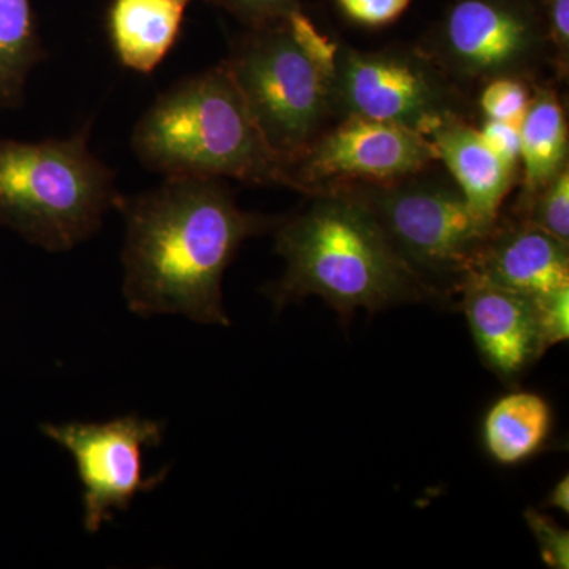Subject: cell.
<instances>
[{
  "instance_id": "18",
  "label": "cell",
  "mask_w": 569,
  "mask_h": 569,
  "mask_svg": "<svg viewBox=\"0 0 569 569\" xmlns=\"http://www.w3.org/2000/svg\"><path fill=\"white\" fill-rule=\"evenodd\" d=\"M569 246V164L546 183L519 217Z\"/></svg>"
},
{
  "instance_id": "24",
  "label": "cell",
  "mask_w": 569,
  "mask_h": 569,
  "mask_svg": "<svg viewBox=\"0 0 569 569\" xmlns=\"http://www.w3.org/2000/svg\"><path fill=\"white\" fill-rule=\"evenodd\" d=\"M535 299L539 331L546 348L567 342L569 337V288Z\"/></svg>"
},
{
  "instance_id": "6",
  "label": "cell",
  "mask_w": 569,
  "mask_h": 569,
  "mask_svg": "<svg viewBox=\"0 0 569 569\" xmlns=\"http://www.w3.org/2000/svg\"><path fill=\"white\" fill-rule=\"evenodd\" d=\"M425 173L328 190L366 206L397 253L447 299L458 291L497 223L479 217L452 179Z\"/></svg>"
},
{
  "instance_id": "3",
  "label": "cell",
  "mask_w": 569,
  "mask_h": 569,
  "mask_svg": "<svg viewBox=\"0 0 569 569\" xmlns=\"http://www.w3.org/2000/svg\"><path fill=\"white\" fill-rule=\"evenodd\" d=\"M132 149L146 168L164 178L293 189L287 164L266 144L223 62L160 93L134 126Z\"/></svg>"
},
{
  "instance_id": "8",
  "label": "cell",
  "mask_w": 569,
  "mask_h": 569,
  "mask_svg": "<svg viewBox=\"0 0 569 569\" xmlns=\"http://www.w3.org/2000/svg\"><path fill=\"white\" fill-rule=\"evenodd\" d=\"M421 48L456 82L533 81L550 63L535 0H449Z\"/></svg>"
},
{
  "instance_id": "2",
  "label": "cell",
  "mask_w": 569,
  "mask_h": 569,
  "mask_svg": "<svg viewBox=\"0 0 569 569\" xmlns=\"http://www.w3.org/2000/svg\"><path fill=\"white\" fill-rule=\"evenodd\" d=\"M310 197L305 211L279 220L274 228L284 272L264 293L277 310L318 296L343 325H350L358 309L376 313L400 305L443 301L397 253L366 206L337 190Z\"/></svg>"
},
{
  "instance_id": "22",
  "label": "cell",
  "mask_w": 569,
  "mask_h": 569,
  "mask_svg": "<svg viewBox=\"0 0 569 569\" xmlns=\"http://www.w3.org/2000/svg\"><path fill=\"white\" fill-rule=\"evenodd\" d=\"M527 526L537 539L539 553L546 567L552 569L569 568V533L549 516L529 508L523 512Z\"/></svg>"
},
{
  "instance_id": "1",
  "label": "cell",
  "mask_w": 569,
  "mask_h": 569,
  "mask_svg": "<svg viewBox=\"0 0 569 569\" xmlns=\"http://www.w3.org/2000/svg\"><path fill=\"white\" fill-rule=\"evenodd\" d=\"M126 220L123 296L142 318L178 313L230 326L222 280L241 246L274 231L279 219L247 212L223 179L167 178L149 192L119 198Z\"/></svg>"
},
{
  "instance_id": "23",
  "label": "cell",
  "mask_w": 569,
  "mask_h": 569,
  "mask_svg": "<svg viewBox=\"0 0 569 569\" xmlns=\"http://www.w3.org/2000/svg\"><path fill=\"white\" fill-rule=\"evenodd\" d=\"M343 17L362 28L378 29L399 20L411 0H335Z\"/></svg>"
},
{
  "instance_id": "16",
  "label": "cell",
  "mask_w": 569,
  "mask_h": 569,
  "mask_svg": "<svg viewBox=\"0 0 569 569\" xmlns=\"http://www.w3.org/2000/svg\"><path fill=\"white\" fill-rule=\"evenodd\" d=\"M552 432V408L535 392H511L498 399L482 426L486 449L501 466H518L533 458Z\"/></svg>"
},
{
  "instance_id": "17",
  "label": "cell",
  "mask_w": 569,
  "mask_h": 569,
  "mask_svg": "<svg viewBox=\"0 0 569 569\" xmlns=\"http://www.w3.org/2000/svg\"><path fill=\"white\" fill-rule=\"evenodd\" d=\"M44 56L32 0H0V111L24 103L29 74Z\"/></svg>"
},
{
  "instance_id": "10",
  "label": "cell",
  "mask_w": 569,
  "mask_h": 569,
  "mask_svg": "<svg viewBox=\"0 0 569 569\" xmlns=\"http://www.w3.org/2000/svg\"><path fill=\"white\" fill-rule=\"evenodd\" d=\"M438 162L425 134L362 118H343L318 134L290 167L293 189L309 194L351 182H389L429 170Z\"/></svg>"
},
{
  "instance_id": "7",
  "label": "cell",
  "mask_w": 569,
  "mask_h": 569,
  "mask_svg": "<svg viewBox=\"0 0 569 569\" xmlns=\"http://www.w3.org/2000/svg\"><path fill=\"white\" fill-rule=\"evenodd\" d=\"M335 118L396 123L425 134L441 119L466 116L459 82L421 47L361 51L337 43L331 71Z\"/></svg>"
},
{
  "instance_id": "11",
  "label": "cell",
  "mask_w": 569,
  "mask_h": 569,
  "mask_svg": "<svg viewBox=\"0 0 569 569\" xmlns=\"http://www.w3.org/2000/svg\"><path fill=\"white\" fill-rule=\"evenodd\" d=\"M456 293L482 361L501 380L515 383L548 351L530 296L475 272L462 277Z\"/></svg>"
},
{
  "instance_id": "26",
  "label": "cell",
  "mask_w": 569,
  "mask_h": 569,
  "mask_svg": "<svg viewBox=\"0 0 569 569\" xmlns=\"http://www.w3.org/2000/svg\"><path fill=\"white\" fill-rule=\"evenodd\" d=\"M545 507L556 508L563 511L565 515L569 512V477H563L553 486L549 496L546 497Z\"/></svg>"
},
{
  "instance_id": "25",
  "label": "cell",
  "mask_w": 569,
  "mask_h": 569,
  "mask_svg": "<svg viewBox=\"0 0 569 569\" xmlns=\"http://www.w3.org/2000/svg\"><path fill=\"white\" fill-rule=\"evenodd\" d=\"M482 138L493 152L519 174L520 171V132L516 123L485 121L479 127Z\"/></svg>"
},
{
  "instance_id": "9",
  "label": "cell",
  "mask_w": 569,
  "mask_h": 569,
  "mask_svg": "<svg viewBox=\"0 0 569 569\" xmlns=\"http://www.w3.org/2000/svg\"><path fill=\"white\" fill-rule=\"evenodd\" d=\"M73 456L82 486L84 529L97 533L110 522L112 511H126L133 498L162 485L168 470L144 477L146 448L163 440L162 422L137 415L107 422H67L40 427Z\"/></svg>"
},
{
  "instance_id": "21",
  "label": "cell",
  "mask_w": 569,
  "mask_h": 569,
  "mask_svg": "<svg viewBox=\"0 0 569 569\" xmlns=\"http://www.w3.org/2000/svg\"><path fill=\"white\" fill-rule=\"evenodd\" d=\"M550 48V66L560 81L569 73V0H535Z\"/></svg>"
},
{
  "instance_id": "20",
  "label": "cell",
  "mask_w": 569,
  "mask_h": 569,
  "mask_svg": "<svg viewBox=\"0 0 569 569\" xmlns=\"http://www.w3.org/2000/svg\"><path fill=\"white\" fill-rule=\"evenodd\" d=\"M227 10L247 29L264 28L302 13V0H204Z\"/></svg>"
},
{
  "instance_id": "15",
  "label": "cell",
  "mask_w": 569,
  "mask_h": 569,
  "mask_svg": "<svg viewBox=\"0 0 569 569\" xmlns=\"http://www.w3.org/2000/svg\"><path fill=\"white\" fill-rule=\"evenodd\" d=\"M522 189L512 208L515 219L526 212L535 194L568 167V119L552 84L533 82L529 108L519 122Z\"/></svg>"
},
{
  "instance_id": "5",
  "label": "cell",
  "mask_w": 569,
  "mask_h": 569,
  "mask_svg": "<svg viewBox=\"0 0 569 569\" xmlns=\"http://www.w3.org/2000/svg\"><path fill=\"white\" fill-rule=\"evenodd\" d=\"M336 47L298 13L277 24L247 29L223 61L266 144L288 171L335 118Z\"/></svg>"
},
{
  "instance_id": "12",
  "label": "cell",
  "mask_w": 569,
  "mask_h": 569,
  "mask_svg": "<svg viewBox=\"0 0 569 569\" xmlns=\"http://www.w3.org/2000/svg\"><path fill=\"white\" fill-rule=\"evenodd\" d=\"M468 272L538 298L569 288V246L526 220L500 216Z\"/></svg>"
},
{
  "instance_id": "4",
  "label": "cell",
  "mask_w": 569,
  "mask_h": 569,
  "mask_svg": "<svg viewBox=\"0 0 569 569\" xmlns=\"http://www.w3.org/2000/svg\"><path fill=\"white\" fill-rule=\"evenodd\" d=\"M88 138L89 126L69 138H0V227L54 253L100 230L121 193Z\"/></svg>"
},
{
  "instance_id": "19",
  "label": "cell",
  "mask_w": 569,
  "mask_h": 569,
  "mask_svg": "<svg viewBox=\"0 0 569 569\" xmlns=\"http://www.w3.org/2000/svg\"><path fill=\"white\" fill-rule=\"evenodd\" d=\"M531 93H533V81L515 77L497 78L482 84L478 108L485 121L519 126L529 108Z\"/></svg>"
},
{
  "instance_id": "13",
  "label": "cell",
  "mask_w": 569,
  "mask_h": 569,
  "mask_svg": "<svg viewBox=\"0 0 569 569\" xmlns=\"http://www.w3.org/2000/svg\"><path fill=\"white\" fill-rule=\"evenodd\" d=\"M427 138L436 148L438 162L448 168L449 176L466 194L473 211L488 222L497 223L501 204L519 174L490 149L466 116H447Z\"/></svg>"
},
{
  "instance_id": "14",
  "label": "cell",
  "mask_w": 569,
  "mask_h": 569,
  "mask_svg": "<svg viewBox=\"0 0 569 569\" xmlns=\"http://www.w3.org/2000/svg\"><path fill=\"white\" fill-rule=\"evenodd\" d=\"M193 0H111L108 36L116 58L126 69L152 73L181 33Z\"/></svg>"
}]
</instances>
